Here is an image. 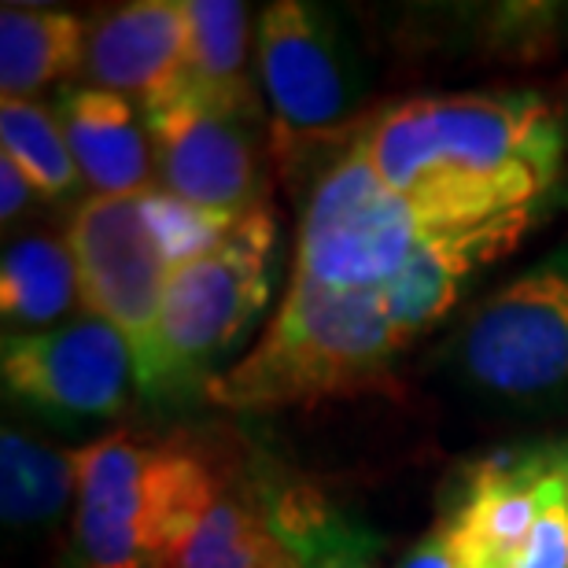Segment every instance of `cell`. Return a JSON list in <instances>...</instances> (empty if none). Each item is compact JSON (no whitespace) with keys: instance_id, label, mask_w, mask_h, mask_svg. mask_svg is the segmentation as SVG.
Listing matches in <instances>:
<instances>
[{"instance_id":"cell-1","label":"cell","mask_w":568,"mask_h":568,"mask_svg":"<svg viewBox=\"0 0 568 568\" xmlns=\"http://www.w3.org/2000/svg\"><path fill=\"white\" fill-rule=\"evenodd\" d=\"M377 178L428 225H465L536 207L554 189L565 130L539 93L403 100L362 122Z\"/></svg>"},{"instance_id":"cell-2","label":"cell","mask_w":568,"mask_h":568,"mask_svg":"<svg viewBox=\"0 0 568 568\" xmlns=\"http://www.w3.org/2000/svg\"><path fill=\"white\" fill-rule=\"evenodd\" d=\"M403 347L381 292L333 288L295 274L258 344L222 369L203 399L236 414H270L373 388Z\"/></svg>"},{"instance_id":"cell-3","label":"cell","mask_w":568,"mask_h":568,"mask_svg":"<svg viewBox=\"0 0 568 568\" xmlns=\"http://www.w3.org/2000/svg\"><path fill=\"white\" fill-rule=\"evenodd\" d=\"M219 458L189 439L115 432L74 450L78 568H174Z\"/></svg>"},{"instance_id":"cell-4","label":"cell","mask_w":568,"mask_h":568,"mask_svg":"<svg viewBox=\"0 0 568 568\" xmlns=\"http://www.w3.org/2000/svg\"><path fill=\"white\" fill-rule=\"evenodd\" d=\"M277 222L270 203L247 211L211 252L170 266L159 347L163 403L200 392L219 377L214 366L247 336L274 288Z\"/></svg>"},{"instance_id":"cell-5","label":"cell","mask_w":568,"mask_h":568,"mask_svg":"<svg viewBox=\"0 0 568 568\" xmlns=\"http://www.w3.org/2000/svg\"><path fill=\"white\" fill-rule=\"evenodd\" d=\"M255 74L274 111V148L284 166L358 130L366 67L336 11L306 0L270 4L255 30Z\"/></svg>"},{"instance_id":"cell-6","label":"cell","mask_w":568,"mask_h":568,"mask_svg":"<svg viewBox=\"0 0 568 568\" xmlns=\"http://www.w3.org/2000/svg\"><path fill=\"white\" fill-rule=\"evenodd\" d=\"M358 130L336 148L306 196L292 270L333 288L381 292L436 225L377 178Z\"/></svg>"},{"instance_id":"cell-7","label":"cell","mask_w":568,"mask_h":568,"mask_svg":"<svg viewBox=\"0 0 568 568\" xmlns=\"http://www.w3.org/2000/svg\"><path fill=\"white\" fill-rule=\"evenodd\" d=\"M78 270V300L85 314L108 322L126 339L138 366L141 399L163 406V295L170 258L138 200L89 196L74 207L63 233Z\"/></svg>"},{"instance_id":"cell-8","label":"cell","mask_w":568,"mask_h":568,"mask_svg":"<svg viewBox=\"0 0 568 568\" xmlns=\"http://www.w3.org/2000/svg\"><path fill=\"white\" fill-rule=\"evenodd\" d=\"M473 388L506 403L568 395V244L506 281L476 306L454 344Z\"/></svg>"},{"instance_id":"cell-9","label":"cell","mask_w":568,"mask_h":568,"mask_svg":"<svg viewBox=\"0 0 568 568\" xmlns=\"http://www.w3.org/2000/svg\"><path fill=\"white\" fill-rule=\"evenodd\" d=\"M4 392L52 422H104L126 410L138 384L133 351L108 322L74 314L41 333H8L0 347Z\"/></svg>"},{"instance_id":"cell-10","label":"cell","mask_w":568,"mask_h":568,"mask_svg":"<svg viewBox=\"0 0 568 568\" xmlns=\"http://www.w3.org/2000/svg\"><path fill=\"white\" fill-rule=\"evenodd\" d=\"M155 148V185L219 214H247L266 203L263 119H244L174 89L144 111Z\"/></svg>"},{"instance_id":"cell-11","label":"cell","mask_w":568,"mask_h":568,"mask_svg":"<svg viewBox=\"0 0 568 568\" xmlns=\"http://www.w3.org/2000/svg\"><path fill=\"white\" fill-rule=\"evenodd\" d=\"M539 207L542 203L484 222L436 225L414 244L399 274L381 288L384 311H388L403 347L428 325H436L439 317H447L484 266L506 258L525 241L531 225L539 222Z\"/></svg>"},{"instance_id":"cell-12","label":"cell","mask_w":568,"mask_h":568,"mask_svg":"<svg viewBox=\"0 0 568 568\" xmlns=\"http://www.w3.org/2000/svg\"><path fill=\"white\" fill-rule=\"evenodd\" d=\"M550 480L542 447L476 465L436 528L458 568H517Z\"/></svg>"},{"instance_id":"cell-13","label":"cell","mask_w":568,"mask_h":568,"mask_svg":"<svg viewBox=\"0 0 568 568\" xmlns=\"http://www.w3.org/2000/svg\"><path fill=\"white\" fill-rule=\"evenodd\" d=\"M185 0H138L89 22L82 78L93 89L159 104L185 74Z\"/></svg>"},{"instance_id":"cell-14","label":"cell","mask_w":568,"mask_h":568,"mask_svg":"<svg viewBox=\"0 0 568 568\" xmlns=\"http://www.w3.org/2000/svg\"><path fill=\"white\" fill-rule=\"evenodd\" d=\"M52 108L93 196L138 200L155 189L152 133L133 100L93 85H63Z\"/></svg>"},{"instance_id":"cell-15","label":"cell","mask_w":568,"mask_h":568,"mask_svg":"<svg viewBox=\"0 0 568 568\" xmlns=\"http://www.w3.org/2000/svg\"><path fill=\"white\" fill-rule=\"evenodd\" d=\"M174 568H303V558L284 539L266 487H244L219 462L214 487L181 539Z\"/></svg>"},{"instance_id":"cell-16","label":"cell","mask_w":568,"mask_h":568,"mask_svg":"<svg viewBox=\"0 0 568 568\" xmlns=\"http://www.w3.org/2000/svg\"><path fill=\"white\" fill-rule=\"evenodd\" d=\"M181 89L230 115L263 119L252 74V16L241 0H185Z\"/></svg>"},{"instance_id":"cell-17","label":"cell","mask_w":568,"mask_h":568,"mask_svg":"<svg viewBox=\"0 0 568 568\" xmlns=\"http://www.w3.org/2000/svg\"><path fill=\"white\" fill-rule=\"evenodd\" d=\"M89 22L74 11L4 4L0 11V100H38L85 67Z\"/></svg>"},{"instance_id":"cell-18","label":"cell","mask_w":568,"mask_h":568,"mask_svg":"<svg viewBox=\"0 0 568 568\" xmlns=\"http://www.w3.org/2000/svg\"><path fill=\"white\" fill-rule=\"evenodd\" d=\"M78 300V270L60 236H22L0 263V317L16 333H41L67 322Z\"/></svg>"},{"instance_id":"cell-19","label":"cell","mask_w":568,"mask_h":568,"mask_svg":"<svg viewBox=\"0 0 568 568\" xmlns=\"http://www.w3.org/2000/svg\"><path fill=\"white\" fill-rule=\"evenodd\" d=\"M74 491V454L44 447L19 428L0 432V514L8 525H41L60 517Z\"/></svg>"},{"instance_id":"cell-20","label":"cell","mask_w":568,"mask_h":568,"mask_svg":"<svg viewBox=\"0 0 568 568\" xmlns=\"http://www.w3.org/2000/svg\"><path fill=\"white\" fill-rule=\"evenodd\" d=\"M0 155H8L38 196L63 200L82 185L55 108L41 100H0Z\"/></svg>"},{"instance_id":"cell-21","label":"cell","mask_w":568,"mask_h":568,"mask_svg":"<svg viewBox=\"0 0 568 568\" xmlns=\"http://www.w3.org/2000/svg\"><path fill=\"white\" fill-rule=\"evenodd\" d=\"M284 539L303 558V568H377L373 536L355 520L333 514L311 491L295 487H266Z\"/></svg>"},{"instance_id":"cell-22","label":"cell","mask_w":568,"mask_h":568,"mask_svg":"<svg viewBox=\"0 0 568 568\" xmlns=\"http://www.w3.org/2000/svg\"><path fill=\"white\" fill-rule=\"evenodd\" d=\"M141 203L159 236V244H163V252L170 258V266L189 263V258L211 252V247L244 219V214H219V211L192 207V203L170 196V192L159 185L148 189Z\"/></svg>"},{"instance_id":"cell-23","label":"cell","mask_w":568,"mask_h":568,"mask_svg":"<svg viewBox=\"0 0 568 568\" xmlns=\"http://www.w3.org/2000/svg\"><path fill=\"white\" fill-rule=\"evenodd\" d=\"M517 568H568V495L558 480V473H554L550 491L542 498L536 531H531Z\"/></svg>"},{"instance_id":"cell-24","label":"cell","mask_w":568,"mask_h":568,"mask_svg":"<svg viewBox=\"0 0 568 568\" xmlns=\"http://www.w3.org/2000/svg\"><path fill=\"white\" fill-rule=\"evenodd\" d=\"M33 196H38V192H33L27 174H22V170L11 163L8 155H0V219L16 222L19 214L30 207Z\"/></svg>"},{"instance_id":"cell-25","label":"cell","mask_w":568,"mask_h":568,"mask_svg":"<svg viewBox=\"0 0 568 568\" xmlns=\"http://www.w3.org/2000/svg\"><path fill=\"white\" fill-rule=\"evenodd\" d=\"M399 568H458V561L450 558V550H447V542L439 539V531H432V536H425L410 554H406Z\"/></svg>"},{"instance_id":"cell-26","label":"cell","mask_w":568,"mask_h":568,"mask_svg":"<svg viewBox=\"0 0 568 568\" xmlns=\"http://www.w3.org/2000/svg\"><path fill=\"white\" fill-rule=\"evenodd\" d=\"M542 454H547V465L558 473V480H561L565 495H568V439L554 443V447H542Z\"/></svg>"}]
</instances>
